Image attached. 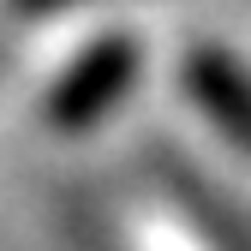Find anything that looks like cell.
I'll return each mask as SVG.
<instances>
[{
	"label": "cell",
	"mask_w": 251,
	"mask_h": 251,
	"mask_svg": "<svg viewBox=\"0 0 251 251\" xmlns=\"http://www.w3.org/2000/svg\"><path fill=\"white\" fill-rule=\"evenodd\" d=\"M138 66H144V54H138L132 36H102V42H90L72 66L60 72V84L48 90V120L66 126V132L96 126L126 90L138 84Z\"/></svg>",
	"instance_id": "obj_1"
},
{
	"label": "cell",
	"mask_w": 251,
	"mask_h": 251,
	"mask_svg": "<svg viewBox=\"0 0 251 251\" xmlns=\"http://www.w3.org/2000/svg\"><path fill=\"white\" fill-rule=\"evenodd\" d=\"M162 179H168V198L192 215V233L209 251H251V215L233 198H222L215 185H203L192 168H168Z\"/></svg>",
	"instance_id": "obj_3"
},
{
	"label": "cell",
	"mask_w": 251,
	"mask_h": 251,
	"mask_svg": "<svg viewBox=\"0 0 251 251\" xmlns=\"http://www.w3.org/2000/svg\"><path fill=\"white\" fill-rule=\"evenodd\" d=\"M185 90L209 114L215 132L251 155V72L227 48H192L185 54Z\"/></svg>",
	"instance_id": "obj_2"
},
{
	"label": "cell",
	"mask_w": 251,
	"mask_h": 251,
	"mask_svg": "<svg viewBox=\"0 0 251 251\" xmlns=\"http://www.w3.org/2000/svg\"><path fill=\"white\" fill-rule=\"evenodd\" d=\"M60 6H84V0H18V12H60Z\"/></svg>",
	"instance_id": "obj_4"
}]
</instances>
